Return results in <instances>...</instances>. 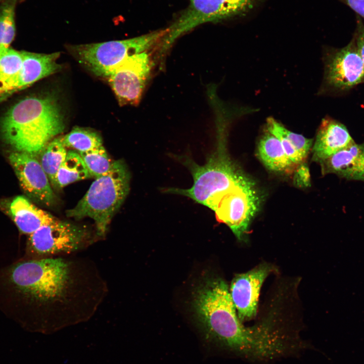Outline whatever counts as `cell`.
Returning <instances> with one entry per match:
<instances>
[{
	"label": "cell",
	"mask_w": 364,
	"mask_h": 364,
	"mask_svg": "<svg viewBox=\"0 0 364 364\" xmlns=\"http://www.w3.org/2000/svg\"><path fill=\"white\" fill-rule=\"evenodd\" d=\"M65 147L71 148L79 152H85L103 146L100 135L88 128L75 127L62 138Z\"/></svg>",
	"instance_id": "obj_21"
},
{
	"label": "cell",
	"mask_w": 364,
	"mask_h": 364,
	"mask_svg": "<svg viewBox=\"0 0 364 364\" xmlns=\"http://www.w3.org/2000/svg\"><path fill=\"white\" fill-rule=\"evenodd\" d=\"M255 0H191L187 8L168 27L160 43L165 53L180 36L201 24L218 21L250 10Z\"/></svg>",
	"instance_id": "obj_7"
},
{
	"label": "cell",
	"mask_w": 364,
	"mask_h": 364,
	"mask_svg": "<svg viewBox=\"0 0 364 364\" xmlns=\"http://www.w3.org/2000/svg\"><path fill=\"white\" fill-rule=\"evenodd\" d=\"M274 270L270 264H261L245 273L237 275L233 279L230 292L241 322L256 315L261 286Z\"/></svg>",
	"instance_id": "obj_13"
},
{
	"label": "cell",
	"mask_w": 364,
	"mask_h": 364,
	"mask_svg": "<svg viewBox=\"0 0 364 364\" xmlns=\"http://www.w3.org/2000/svg\"><path fill=\"white\" fill-rule=\"evenodd\" d=\"M152 63L147 52L126 57L107 77L120 105H136L150 78Z\"/></svg>",
	"instance_id": "obj_8"
},
{
	"label": "cell",
	"mask_w": 364,
	"mask_h": 364,
	"mask_svg": "<svg viewBox=\"0 0 364 364\" xmlns=\"http://www.w3.org/2000/svg\"><path fill=\"white\" fill-rule=\"evenodd\" d=\"M266 129L276 136L280 141L283 149L287 156L295 164L299 165L305 161L298 153L292 144L277 129L266 124Z\"/></svg>",
	"instance_id": "obj_26"
},
{
	"label": "cell",
	"mask_w": 364,
	"mask_h": 364,
	"mask_svg": "<svg viewBox=\"0 0 364 364\" xmlns=\"http://www.w3.org/2000/svg\"><path fill=\"white\" fill-rule=\"evenodd\" d=\"M355 143L344 124L330 117L325 118L312 146V160L318 163Z\"/></svg>",
	"instance_id": "obj_16"
},
{
	"label": "cell",
	"mask_w": 364,
	"mask_h": 364,
	"mask_svg": "<svg viewBox=\"0 0 364 364\" xmlns=\"http://www.w3.org/2000/svg\"><path fill=\"white\" fill-rule=\"evenodd\" d=\"M322 174L364 181V143H354L320 161Z\"/></svg>",
	"instance_id": "obj_15"
},
{
	"label": "cell",
	"mask_w": 364,
	"mask_h": 364,
	"mask_svg": "<svg viewBox=\"0 0 364 364\" xmlns=\"http://www.w3.org/2000/svg\"><path fill=\"white\" fill-rule=\"evenodd\" d=\"M10 278L39 307L48 331L53 332L89 319L107 292L95 265L84 259L24 261L12 268Z\"/></svg>",
	"instance_id": "obj_1"
},
{
	"label": "cell",
	"mask_w": 364,
	"mask_h": 364,
	"mask_svg": "<svg viewBox=\"0 0 364 364\" xmlns=\"http://www.w3.org/2000/svg\"><path fill=\"white\" fill-rule=\"evenodd\" d=\"M194 308L207 336L222 346L251 358L264 359L286 351V340L268 321L245 327L237 315L226 283L206 281L197 289Z\"/></svg>",
	"instance_id": "obj_2"
},
{
	"label": "cell",
	"mask_w": 364,
	"mask_h": 364,
	"mask_svg": "<svg viewBox=\"0 0 364 364\" xmlns=\"http://www.w3.org/2000/svg\"><path fill=\"white\" fill-rule=\"evenodd\" d=\"M18 1L5 0L0 6V47H1L10 48L15 36V10Z\"/></svg>",
	"instance_id": "obj_23"
},
{
	"label": "cell",
	"mask_w": 364,
	"mask_h": 364,
	"mask_svg": "<svg viewBox=\"0 0 364 364\" xmlns=\"http://www.w3.org/2000/svg\"><path fill=\"white\" fill-rule=\"evenodd\" d=\"M36 157L15 151L10 154L9 159L24 192L36 202L50 206L55 202L56 197Z\"/></svg>",
	"instance_id": "obj_12"
},
{
	"label": "cell",
	"mask_w": 364,
	"mask_h": 364,
	"mask_svg": "<svg viewBox=\"0 0 364 364\" xmlns=\"http://www.w3.org/2000/svg\"><path fill=\"white\" fill-rule=\"evenodd\" d=\"M130 174L125 163L114 161L106 174L95 180L68 217L76 219L89 217L94 221L98 236L104 237L114 215L124 201L129 191Z\"/></svg>",
	"instance_id": "obj_5"
},
{
	"label": "cell",
	"mask_w": 364,
	"mask_h": 364,
	"mask_svg": "<svg viewBox=\"0 0 364 364\" xmlns=\"http://www.w3.org/2000/svg\"><path fill=\"white\" fill-rule=\"evenodd\" d=\"M167 29L157 30L124 40L69 46L73 56L97 76H108L113 69L126 57L148 52L160 43Z\"/></svg>",
	"instance_id": "obj_6"
},
{
	"label": "cell",
	"mask_w": 364,
	"mask_h": 364,
	"mask_svg": "<svg viewBox=\"0 0 364 364\" xmlns=\"http://www.w3.org/2000/svg\"><path fill=\"white\" fill-rule=\"evenodd\" d=\"M260 203L254 185L238 190L221 201L213 211L217 221L225 224L237 238L242 240L259 210Z\"/></svg>",
	"instance_id": "obj_10"
},
{
	"label": "cell",
	"mask_w": 364,
	"mask_h": 364,
	"mask_svg": "<svg viewBox=\"0 0 364 364\" xmlns=\"http://www.w3.org/2000/svg\"><path fill=\"white\" fill-rule=\"evenodd\" d=\"M23 62L21 51L0 47V83L15 75Z\"/></svg>",
	"instance_id": "obj_24"
},
{
	"label": "cell",
	"mask_w": 364,
	"mask_h": 364,
	"mask_svg": "<svg viewBox=\"0 0 364 364\" xmlns=\"http://www.w3.org/2000/svg\"><path fill=\"white\" fill-rule=\"evenodd\" d=\"M67 153L62 138L59 137L48 143L38 154L39 161L50 183L54 187L55 186L57 173L66 158Z\"/></svg>",
	"instance_id": "obj_20"
},
{
	"label": "cell",
	"mask_w": 364,
	"mask_h": 364,
	"mask_svg": "<svg viewBox=\"0 0 364 364\" xmlns=\"http://www.w3.org/2000/svg\"><path fill=\"white\" fill-rule=\"evenodd\" d=\"M1 1H2V0H0V2H1Z\"/></svg>",
	"instance_id": "obj_30"
},
{
	"label": "cell",
	"mask_w": 364,
	"mask_h": 364,
	"mask_svg": "<svg viewBox=\"0 0 364 364\" xmlns=\"http://www.w3.org/2000/svg\"><path fill=\"white\" fill-rule=\"evenodd\" d=\"M91 177L79 153L73 151L67 153L56 177L55 187L63 188L76 181Z\"/></svg>",
	"instance_id": "obj_19"
},
{
	"label": "cell",
	"mask_w": 364,
	"mask_h": 364,
	"mask_svg": "<svg viewBox=\"0 0 364 364\" xmlns=\"http://www.w3.org/2000/svg\"><path fill=\"white\" fill-rule=\"evenodd\" d=\"M357 14L364 19V0H341Z\"/></svg>",
	"instance_id": "obj_29"
},
{
	"label": "cell",
	"mask_w": 364,
	"mask_h": 364,
	"mask_svg": "<svg viewBox=\"0 0 364 364\" xmlns=\"http://www.w3.org/2000/svg\"><path fill=\"white\" fill-rule=\"evenodd\" d=\"M9 211L19 231L25 234L30 235L56 219L22 196H17L12 201Z\"/></svg>",
	"instance_id": "obj_17"
},
{
	"label": "cell",
	"mask_w": 364,
	"mask_h": 364,
	"mask_svg": "<svg viewBox=\"0 0 364 364\" xmlns=\"http://www.w3.org/2000/svg\"><path fill=\"white\" fill-rule=\"evenodd\" d=\"M325 79L329 86L338 91L348 90L364 82V66L353 37L345 47L329 55Z\"/></svg>",
	"instance_id": "obj_11"
},
{
	"label": "cell",
	"mask_w": 364,
	"mask_h": 364,
	"mask_svg": "<svg viewBox=\"0 0 364 364\" xmlns=\"http://www.w3.org/2000/svg\"><path fill=\"white\" fill-rule=\"evenodd\" d=\"M257 151L260 160L270 170L291 174L299 165L287 156L280 140L266 129L259 139Z\"/></svg>",
	"instance_id": "obj_18"
},
{
	"label": "cell",
	"mask_w": 364,
	"mask_h": 364,
	"mask_svg": "<svg viewBox=\"0 0 364 364\" xmlns=\"http://www.w3.org/2000/svg\"><path fill=\"white\" fill-rule=\"evenodd\" d=\"M268 124L280 132L293 146L298 153L305 160L313 146V139L292 132L272 117L267 118Z\"/></svg>",
	"instance_id": "obj_25"
},
{
	"label": "cell",
	"mask_w": 364,
	"mask_h": 364,
	"mask_svg": "<svg viewBox=\"0 0 364 364\" xmlns=\"http://www.w3.org/2000/svg\"><path fill=\"white\" fill-rule=\"evenodd\" d=\"M295 181L300 186H308L310 183L308 169L303 163L299 164L296 169Z\"/></svg>",
	"instance_id": "obj_28"
},
{
	"label": "cell",
	"mask_w": 364,
	"mask_h": 364,
	"mask_svg": "<svg viewBox=\"0 0 364 364\" xmlns=\"http://www.w3.org/2000/svg\"><path fill=\"white\" fill-rule=\"evenodd\" d=\"M88 236L84 229L56 219L29 235L28 246L38 255L70 253L85 247Z\"/></svg>",
	"instance_id": "obj_9"
},
{
	"label": "cell",
	"mask_w": 364,
	"mask_h": 364,
	"mask_svg": "<svg viewBox=\"0 0 364 364\" xmlns=\"http://www.w3.org/2000/svg\"><path fill=\"white\" fill-rule=\"evenodd\" d=\"M218 125L216 149L204 164L199 165L188 157L180 160L193 176L191 187L166 190L167 192L191 198L211 210L238 189L255 184L229 157L223 140V129Z\"/></svg>",
	"instance_id": "obj_4"
},
{
	"label": "cell",
	"mask_w": 364,
	"mask_h": 364,
	"mask_svg": "<svg viewBox=\"0 0 364 364\" xmlns=\"http://www.w3.org/2000/svg\"><path fill=\"white\" fill-rule=\"evenodd\" d=\"M79 154L91 177L97 178L103 176L112 167L113 162L109 158L103 146L87 151L79 152Z\"/></svg>",
	"instance_id": "obj_22"
},
{
	"label": "cell",
	"mask_w": 364,
	"mask_h": 364,
	"mask_svg": "<svg viewBox=\"0 0 364 364\" xmlns=\"http://www.w3.org/2000/svg\"><path fill=\"white\" fill-rule=\"evenodd\" d=\"M64 128L60 107L50 96L19 101L0 121V132L5 141L16 151L35 156Z\"/></svg>",
	"instance_id": "obj_3"
},
{
	"label": "cell",
	"mask_w": 364,
	"mask_h": 364,
	"mask_svg": "<svg viewBox=\"0 0 364 364\" xmlns=\"http://www.w3.org/2000/svg\"><path fill=\"white\" fill-rule=\"evenodd\" d=\"M356 26L353 37L364 66V24L359 17H357Z\"/></svg>",
	"instance_id": "obj_27"
},
{
	"label": "cell",
	"mask_w": 364,
	"mask_h": 364,
	"mask_svg": "<svg viewBox=\"0 0 364 364\" xmlns=\"http://www.w3.org/2000/svg\"><path fill=\"white\" fill-rule=\"evenodd\" d=\"M23 62L19 71L0 83V99L25 88L36 81L61 69L57 63L59 53L49 54L21 51Z\"/></svg>",
	"instance_id": "obj_14"
}]
</instances>
